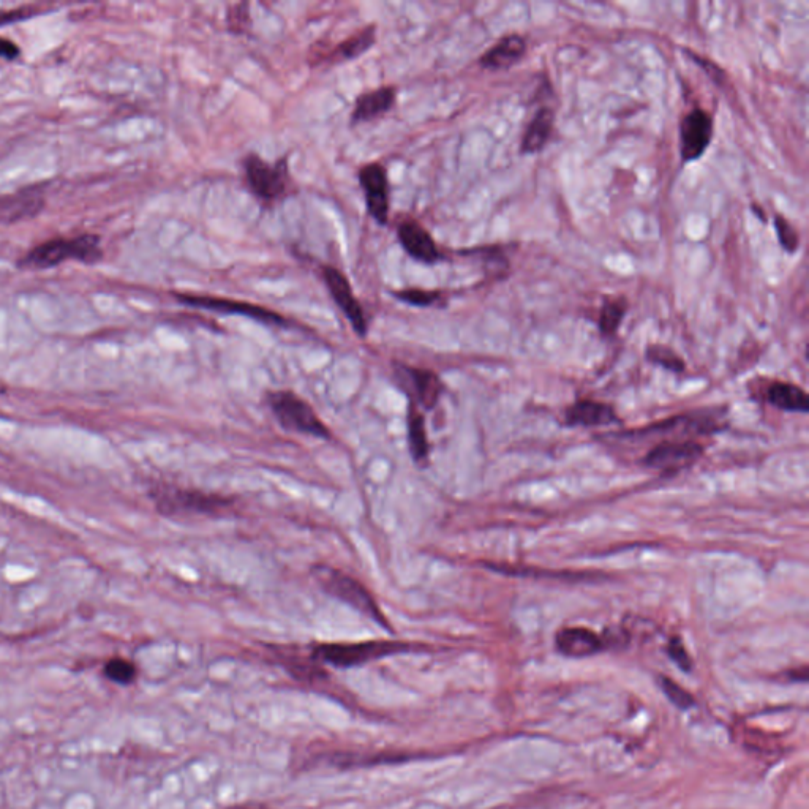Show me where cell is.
<instances>
[{
	"instance_id": "obj_1",
	"label": "cell",
	"mask_w": 809,
	"mask_h": 809,
	"mask_svg": "<svg viewBox=\"0 0 809 809\" xmlns=\"http://www.w3.org/2000/svg\"><path fill=\"white\" fill-rule=\"evenodd\" d=\"M100 238L95 234H81L76 238L51 239L38 244L18 261L19 269L45 271L57 268L65 261L75 260L84 264H97L103 258Z\"/></svg>"
},
{
	"instance_id": "obj_2",
	"label": "cell",
	"mask_w": 809,
	"mask_h": 809,
	"mask_svg": "<svg viewBox=\"0 0 809 809\" xmlns=\"http://www.w3.org/2000/svg\"><path fill=\"white\" fill-rule=\"evenodd\" d=\"M244 173L250 192L263 203H279L293 192L286 160L271 165L260 155L249 154L244 159Z\"/></svg>"
},
{
	"instance_id": "obj_3",
	"label": "cell",
	"mask_w": 809,
	"mask_h": 809,
	"mask_svg": "<svg viewBox=\"0 0 809 809\" xmlns=\"http://www.w3.org/2000/svg\"><path fill=\"white\" fill-rule=\"evenodd\" d=\"M318 582L324 591H328L329 595L334 598H339L343 603L350 604L353 609L359 610L361 614L367 615L373 621L380 623L383 628H386V620L381 614L380 607L375 603L369 591L365 590L364 585L359 584L358 580L353 577L337 571V569L326 568L320 566L315 572Z\"/></svg>"
},
{
	"instance_id": "obj_4",
	"label": "cell",
	"mask_w": 809,
	"mask_h": 809,
	"mask_svg": "<svg viewBox=\"0 0 809 809\" xmlns=\"http://www.w3.org/2000/svg\"><path fill=\"white\" fill-rule=\"evenodd\" d=\"M269 403H271L275 418L279 419L285 429L313 435V437L329 438V430L326 429L323 421L318 418L309 403L304 402L301 397L286 391L274 392L269 396Z\"/></svg>"
},
{
	"instance_id": "obj_5",
	"label": "cell",
	"mask_w": 809,
	"mask_h": 809,
	"mask_svg": "<svg viewBox=\"0 0 809 809\" xmlns=\"http://www.w3.org/2000/svg\"><path fill=\"white\" fill-rule=\"evenodd\" d=\"M407 647L397 642H362V644H331L321 645L315 650V656L323 659L324 663L337 667L361 666L373 659L394 655Z\"/></svg>"
},
{
	"instance_id": "obj_6",
	"label": "cell",
	"mask_w": 809,
	"mask_h": 809,
	"mask_svg": "<svg viewBox=\"0 0 809 809\" xmlns=\"http://www.w3.org/2000/svg\"><path fill=\"white\" fill-rule=\"evenodd\" d=\"M155 498L160 511L166 514H212L231 505L228 498L200 490L163 489Z\"/></svg>"
},
{
	"instance_id": "obj_7",
	"label": "cell",
	"mask_w": 809,
	"mask_h": 809,
	"mask_svg": "<svg viewBox=\"0 0 809 809\" xmlns=\"http://www.w3.org/2000/svg\"><path fill=\"white\" fill-rule=\"evenodd\" d=\"M174 298L181 304L196 307V309L212 310V312L226 313V315H242L264 324L272 326H285L286 320L261 305L250 302L233 301V299L214 298V296H201V294H174Z\"/></svg>"
},
{
	"instance_id": "obj_8",
	"label": "cell",
	"mask_w": 809,
	"mask_h": 809,
	"mask_svg": "<svg viewBox=\"0 0 809 809\" xmlns=\"http://www.w3.org/2000/svg\"><path fill=\"white\" fill-rule=\"evenodd\" d=\"M713 140V117L702 108L689 111L680 122V155L685 163L704 157Z\"/></svg>"
},
{
	"instance_id": "obj_9",
	"label": "cell",
	"mask_w": 809,
	"mask_h": 809,
	"mask_svg": "<svg viewBox=\"0 0 809 809\" xmlns=\"http://www.w3.org/2000/svg\"><path fill=\"white\" fill-rule=\"evenodd\" d=\"M359 184L364 190L367 211L378 225H386L391 209V187L384 166L380 163H367L359 170Z\"/></svg>"
},
{
	"instance_id": "obj_10",
	"label": "cell",
	"mask_w": 809,
	"mask_h": 809,
	"mask_svg": "<svg viewBox=\"0 0 809 809\" xmlns=\"http://www.w3.org/2000/svg\"><path fill=\"white\" fill-rule=\"evenodd\" d=\"M323 280L328 286L329 293H331L335 304L339 305V309L342 310L345 318L350 321L356 334L359 337H365L369 324H367L361 302L354 296L353 286H351L350 280L347 279V275L343 274L339 269L326 266V268H323Z\"/></svg>"
},
{
	"instance_id": "obj_11",
	"label": "cell",
	"mask_w": 809,
	"mask_h": 809,
	"mask_svg": "<svg viewBox=\"0 0 809 809\" xmlns=\"http://www.w3.org/2000/svg\"><path fill=\"white\" fill-rule=\"evenodd\" d=\"M702 454L704 449L694 441H664L648 452L644 463L663 473H678L691 467Z\"/></svg>"
},
{
	"instance_id": "obj_12",
	"label": "cell",
	"mask_w": 809,
	"mask_h": 809,
	"mask_svg": "<svg viewBox=\"0 0 809 809\" xmlns=\"http://www.w3.org/2000/svg\"><path fill=\"white\" fill-rule=\"evenodd\" d=\"M397 236L403 250L419 263L435 264L443 258L432 234L418 220H403L397 228Z\"/></svg>"
},
{
	"instance_id": "obj_13",
	"label": "cell",
	"mask_w": 809,
	"mask_h": 809,
	"mask_svg": "<svg viewBox=\"0 0 809 809\" xmlns=\"http://www.w3.org/2000/svg\"><path fill=\"white\" fill-rule=\"evenodd\" d=\"M45 209V196L40 189H24L0 195V225H13L34 219Z\"/></svg>"
},
{
	"instance_id": "obj_14",
	"label": "cell",
	"mask_w": 809,
	"mask_h": 809,
	"mask_svg": "<svg viewBox=\"0 0 809 809\" xmlns=\"http://www.w3.org/2000/svg\"><path fill=\"white\" fill-rule=\"evenodd\" d=\"M397 377L407 386L411 397L418 400L426 410H432L437 405L443 392V383L437 373L426 369H416L408 365H397Z\"/></svg>"
},
{
	"instance_id": "obj_15",
	"label": "cell",
	"mask_w": 809,
	"mask_h": 809,
	"mask_svg": "<svg viewBox=\"0 0 809 809\" xmlns=\"http://www.w3.org/2000/svg\"><path fill=\"white\" fill-rule=\"evenodd\" d=\"M555 645L561 655L568 658H587L604 650L606 642L603 637L587 628L561 629L555 637Z\"/></svg>"
},
{
	"instance_id": "obj_16",
	"label": "cell",
	"mask_w": 809,
	"mask_h": 809,
	"mask_svg": "<svg viewBox=\"0 0 809 809\" xmlns=\"http://www.w3.org/2000/svg\"><path fill=\"white\" fill-rule=\"evenodd\" d=\"M527 53V43L520 35H508V37L501 38L497 45L487 51L484 56L479 59V64L482 68L487 70H506V68L514 67L522 61V57Z\"/></svg>"
},
{
	"instance_id": "obj_17",
	"label": "cell",
	"mask_w": 809,
	"mask_h": 809,
	"mask_svg": "<svg viewBox=\"0 0 809 809\" xmlns=\"http://www.w3.org/2000/svg\"><path fill=\"white\" fill-rule=\"evenodd\" d=\"M396 98L394 87H380L377 91L362 94L354 105L353 122H369L384 116L396 105Z\"/></svg>"
},
{
	"instance_id": "obj_18",
	"label": "cell",
	"mask_w": 809,
	"mask_h": 809,
	"mask_svg": "<svg viewBox=\"0 0 809 809\" xmlns=\"http://www.w3.org/2000/svg\"><path fill=\"white\" fill-rule=\"evenodd\" d=\"M554 124V110L549 106H541L525 130L524 140L520 144L522 154H538L542 151L554 132Z\"/></svg>"
},
{
	"instance_id": "obj_19",
	"label": "cell",
	"mask_w": 809,
	"mask_h": 809,
	"mask_svg": "<svg viewBox=\"0 0 809 809\" xmlns=\"http://www.w3.org/2000/svg\"><path fill=\"white\" fill-rule=\"evenodd\" d=\"M566 422L569 426H607L618 422L617 414L606 403L580 400L566 411Z\"/></svg>"
},
{
	"instance_id": "obj_20",
	"label": "cell",
	"mask_w": 809,
	"mask_h": 809,
	"mask_svg": "<svg viewBox=\"0 0 809 809\" xmlns=\"http://www.w3.org/2000/svg\"><path fill=\"white\" fill-rule=\"evenodd\" d=\"M375 34H377V26L370 24L362 31L356 32L347 40H343L342 43L334 46L331 51H328V56H324L321 61L342 62L356 59L375 43Z\"/></svg>"
},
{
	"instance_id": "obj_21",
	"label": "cell",
	"mask_w": 809,
	"mask_h": 809,
	"mask_svg": "<svg viewBox=\"0 0 809 809\" xmlns=\"http://www.w3.org/2000/svg\"><path fill=\"white\" fill-rule=\"evenodd\" d=\"M768 402L784 411L806 413L809 410L808 396L802 388L791 383H773L767 392Z\"/></svg>"
},
{
	"instance_id": "obj_22",
	"label": "cell",
	"mask_w": 809,
	"mask_h": 809,
	"mask_svg": "<svg viewBox=\"0 0 809 809\" xmlns=\"http://www.w3.org/2000/svg\"><path fill=\"white\" fill-rule=\"evenodd\" d=\"M408 441H410V451L416 462L427 459L429 454V441H427L426 421L419 413L416 405H411L408 411Z\"/></svg>"
},
{
	"instance_id": "obj_23",
	"label": "cell",
	"mask_w": 809,
	"mask_h": 809,
	"mask_svg": "<svg viewBox=\"0 0 809 809\" xmlns=\"http://www.w3.org/2000/svg\"><path fill=\"white\" fill-rule=\"evenodd\" d=\"M628 310V301L625 298L607 299L604 301L603 309L599 313V329L604 335L617 334L621 321L625 318Z\"/></svg>"
},
{
	"instance_id": "obj_24",
	"label": "cell",
	"mask_w": 809,
	"mask_h": 809,
	"mask_svg": "<svg viewBox=\"0 0 809 809\" xmlns=\"http://www.w3.org/2000/svg\"><path fill=\"white\" fill-rule=\"evenodd\" d=\"M103 672H105L106 678H110L111 682L117 683V685H130L136 678L135 664L122 658L110 659Z\"/></svg>"
},
{
	"instance_id": "obj_25",
	"label": "cell",
	"mask_w": 809,
	"mask_h": 809,
	"mask_svg": "<svg viewBox=\"0 0 809 809\" xmlns=\"http://www.w3.org/2000/svg\"><path fill=\"white\" fill-rule=\"evenodd\" d=\"M647 358L655 364L663 365L664 369L672 370V372H682L685 369V362L683 359L678 358L677 353L667 347H650L647 351Z\"/></svg>"
},
{
	"instance_id": "obj_26",
	"label": "cell",
	"mask_w": 809,
	"mask_h": 809,
	"mask_svg": "<svg viewBox=\"0 0 809 809\" xmlns=\"http://www.w3.org/2000/svg\"><path fill=\"white\" fill-rule=\"evenodd\" d=\"M226 23L230 27V31L234 34H245L252 26L250 21L249 4H236L231 5L226 15Z\"/></svg>"
},
{
	"instance_id": "obj_27",
	"label": "cell",
	"mask_w": 809,
	"mask_h": 809,
	"mask_svg": "<svg viewBox=\"0 0 809 809\" xmlns=\"http://www.w3.org/2000/svg\"><path fill=\"white\" fill-rule=\"evenodd\" d=\"M661 688H663L667 699H669L675 707L680 708V710H688V708L693 707L694 699L691 697V694H689L686 689H683L682 686H678L674 680L661 677Z\"/></svg>"
},
{
	"instance_id": "obj_28",
	"label": "cell",
	"mask_w": 809,
	"mask_h": 809,
	"mask_svg": "<svg viewBox=\"0 0 809 809\" xmlns=\"http://www.w3.org/2000/svg\"><path fill=\"white\" fill-rule=\"evenodd\" d=\"M396 296L400 301L416 305V307H432L443 298L438 291L416 290V288L399 291Z\"/></svg>"
},
{
	"instance_id": "obj_29",
	"label": "cell",
	"mask_w": 809,
	"mask_h": 809,
	"mask_svg": "<svg viewBox=\"0 0 809 809\" xmlns=\"http://www.w3.org/2000/svg\"><path fill=\"white\" fill-rule=\"evenodd\" d=\"M775 228L781 247L787 253H794L798 249V233L794 230V226L781 215H776Z\"/></svg>"
},
{
	"instance_id": "obj_30",
	"label": "cell",
	"mask_w": 809,
	"mask_h": 809,
	"mask_svg": "<svg viewBox=\"0 0 809 809\" xmlns=\"http://www.w3.org/2000/svg\"><path fill=\"white\" fill-rule=\"evenodd\" d=\"M667 653H669L670 658L677 664L680 669L686 670L689 672L691 670V658H689L688 651H686L685 645L682 644V640L678 639V637H672L669 640V645H667Z\"/></svg>"
},
{
	"instance_id": "obj_31",
	"label": "cell",
	"mask_w": 809,
	"mask_h": 809,
	"mask_svg": "<svg viewBox=\"0 0 809 809\" xmlns=\"http://www.w3.org/2000/svg\"><path fill=\"white\" fill-rule=\"evenodd\" d=\"M19 56H21L19 46L12 40H8V38L0 37V59L12 62L16 61Z\"/></svg>"
},
{
	"instance_id": "obj_32",
	"label": "cell",
	"mask_w": 809,
	"mask_h": 809,
	"mask_svg": "<svg viewBox=\"0 0 809 809\" xmlns=\"http://www.w3.org/2000/svg\"><path fill=\"white\" fill-rule=\"evenodd\" d=\"M31 15H34V13L29 12L27 8H23V10H12V12H0V26L18 23V21H23V19L29 18Z\"/></svg>"
}]
</instances>
